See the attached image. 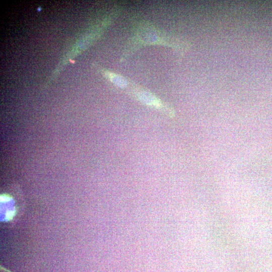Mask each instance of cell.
Returning <instances> with one entry per match:
<instances>
[{
	"label": "cell",
	"instance_id": "cell-2",
	"mask_svg": "<svg viewBox=\"0 0 272 272\" xmlns=\"http://www.w3.org/2000/svg\"><path fill=\"white\" fill-rule=\"evenodd\" d=\"M126 92L141 103L155 108L169 116L175 115L173 108L167 103L162 101L151 91L140 86L131 81Z\"/></svg>",
	"mask_w": 272,
	"mask_h": 272
},
{
	"label": "cell",
	"instance_id": "cell-3",
	"mask_svg": "<svg viewBox=\"0 0 272 272\" xmlns=\"http://www.w3.org/2000/svg\"><path fill=\"white\" fill-rule=\"evenodd\" d=\"M98 70L106 79L121 89L125 91L130 84L131 80L123 76L110 72L99 66H98Z\"/></svg>",
	"mask_w": 272,
	"mask_h": 272
},
{
	"label": "cell",
	"instance_id": "cell-1",
	"mask_svg": "<svg viewBox=\"0 0 272 272\" xmlns=\"http://www.w3.org/2000/svg\"><path fill=\"white\" fill-rule=\"evenodd\" d=\"M133 34L127 43L120 61H124L133 52L146 45H162L184 52L189 47L187 41L165 33L145 20L134 21Z\"/></svg>",
	"mask_w": 272,
	"mask_h": 272
}]
</instances>
